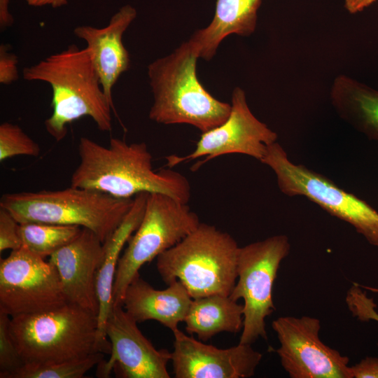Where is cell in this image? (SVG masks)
Wrapping results in <instances>:
<instances>
[{
  "instance_id": "26",
  "label": "cell",
  "mask_w": 378,
  "mask_h": 378,
  "mask_svg": "<svg viewBox=\"0 0 378 378\" xmlns=\"http://www.w3.org/2000/svg\"><path fill=\"white\" fill-rule=\"evenodd\" d=\"M346 302L351 313L359 320H374L378 322V313L373 300L369 298L358 286H353L349 290Z\"/></svg>"
},
{
  "instance_id": "8",
  "label": "cell",
  "mask_w": 378,
  "mask_h": 378,
  "mask_svg": "<svg viewBox=\"0 0 378 378\" xmlns=\"http://www.w3.org/2000/svg\"><path fill=\"white\" fill-rule=\"evenodd\" d=\"M260 162L273 170L284 195L307 197L331 216L350 224L369 244L378 247V212L365 200L326 176L293 163L276 141L267 146Z\"/></svg>"
},
{
  "instance_id": "22",
  "label": "cell",
  "mask_w": 378,
  "mask_h": 378,
  "mask_svg": "<svg viewBox=\"0 0 378 378\" xmlns=\"http://www.w3.org/2000/svg\"><path fill=\"white\" fill-rule=\"evenodd\" d=\"M82 227L45 223H20L22 245L31 252L45 258L74 240Z\"/></svg>"
},
{
  "instance_id": "14",
  "label": "cell",
  "mask_w": 378,
  "mask_h": 378,
  "mask_svg": "<svg viewBox=\"0 0 378 378\" xmlns=\"http://www.w3.org/2000/svg\"><path fill=\"white\" fill-rule=\"evenodd\" d=\"M171 361L176 378H248L254 375L262 354L249 344L217 348L188 336L178 328Z\"/></svg>"
},
{
  "instance_id": "18",
  "label": "cell",
  "mask_w": 378,
  "mask_h": 378,
  "mask_svg": "<svg viewBox=\"0 0 378 378\" xmlns=\"http://www.w3.org/2000/svg\"><path fill=\"white\" fill-rule=\"evenodd\" d=\"M192 300L180 281L158 290L138 276L127 288L122 306L137 323L154 320L174 332L184 321Z\"/></svg>"
},
{
  "instance_id": "21",
  "label": "cell",
  "mask_w": 378,
  "mask_h": 378,
  "mask_svg": "<svg viewBox=\"0 0 378 378\" xmlns=\"http://www.w3.org/2000/svg\"><path fill=\"white\" fill-rule=\"evenodd\" d=\"M243 316V304L230 295L216 294L192 299L183 322L188 333L206 342L220 332L241 331Z\"/></svg>"
},
{
  "instance_id": "25",
  "label": "cell",
  "mask_w": 378,
  "mask_h": 378,
  "mask_svg": "<svg viewBox=\"0 0 378 378\" xmlns=\"http://www.w3.org/2000/svg\"><path fill=\"white\" fill-rule=\"evenodd\" d=\"M10 317L0 311V377L22 366V359L10 331Z\"/></svg>"
},
{
  "instance_id": "4",
  "label": "cell",
  "mask_w": 378,
  "mask_h": 378,
  "mask_svg": "<svg viewBox=\"0 0 378 378\" xmlns=\"http://www.w3.org/2000/svg\"><path fill=\"white\" fill-rule=\"evenodd\" d=\"M239 248L229 233L200 223L157 257V270L167 285L180 281L192 299L230 295L237 279Z\"/></svg>"
},
{
  "instance_id": "20",
  "label": "cell",
  "mask_w": 378,
  "mask_h": 378,
  "mask_svg": "<svg viewBox=\"0 0 378 378\" xmlns=\"http://www.w3.org/2000/svg\"><path fill=\"white\" fill-rule=\"evenodd\" d=\"M330 98L344 121L368 139L378 141V90L341 74L333 80Z\"/></svg>"
},
{
  "instance_id": "2",
  "label": "cell",
  "mask_w": 378,
  "mask_h": 378,
  "mask_svg": "<svg viewBox=\"0 0 378 378\" xmlns=\"http://www.w3.org/2000/svg\"><path fill=\"white\" fill-rule=\"evenodd\" d=\"M22 77L27 81L50 85L52 113L44 124L47 132L55 141L64 139L68 125L84 116L91 118L101 131H111V111H114L86 47L81 49L71 44L24 67Z\"/></svg>"
},
{
  "instance_id": "27",
  "label": "cell",
  "mask_w": 378,
  "mask_h": 378,
  "mask_svg": "<svg viewBox=\"0 0 378 378\" xmlns=\"http://www.w3.org/2000/svg\"><path fill=\"white\" fill-rule=\"evenodd\" d=\"M20 223L6 209L0 207V252L17 250L22 246Z\"/></svg>"
},
{
  "instance_id": "17",
  "label": "cell",
  "mask_w": 378,
  "mask_h": 378,
  "mask_svg": "<svg viewBox=\"0 0 378 378\" xmlns=\"http://www.w3.org/2000/svg\"><path fill=\"white\" fill-rule=\"evenodd\" d=\"M148 195V192H141L134 197L131 209L104 243V257L96 278L98 301L96 349L98 352L111 353V343L106 336V326L113 307V288L117 266L124 246L143 218Z\"/></svg>"
},
{
  "instance_id": "32",
  "label": "cell",
  "mask_w": 378,
  "mask_h": 378,
  "mask_svg": "<svg viewBox=\"0 0 378 378\" xmlns=\"http://www.w3.org/2000/svg\"><path fill=\"white\" fill-rule=\"evenodd\" d=\"M29 6L42 7L50 6L53 8L62 7L68 4V0H25Z\"/></svg>"
},
{
  "instance_id": "24",
  "label": "cell",
  "mask_w": 378,
  "mask_h": 378,
  "mask_svg": "<svg viewBox=\"0 0 378 378\" xmlns=\"http://www.w3.org/2000/svg\"><path fill=\"white\" fill-rule=\"evenodd\" d=\"M39 145L18 125L4 122L0 125V161L18 155L37 157Z\"/></svg>"
},
{
  "instance_id": "13",
  "label": "cell",
  "mask_w": 378,
  "mask_h": 378,
  "mask_svg": "<svg viewBox=\"0 0 378 378\" xmlns=\"http://www.w3.org/2000/svg\"><path fill=\"white\" fill-rule=\"evenodd\" d=\"M106 332L111 343L110 357L97 365V377H108L115 369L125 378L170 377L167 364L171 352L156 349L123 306L113 307Z\"/></svg>"
},
{
  "instance_id": "28",
  "label": "cell",
  "mask_w": 378,
  "mask_h": 378,
  "mask_svg": "<svg viewBox=\"0 0 378 378\" xmlns=\"http://www.w3.org/2000/svg\"><path fill=\"white\" fill-rule=\"evenodd\" d=\"M9 45L0 46V83L10 85L19 78L18 69V57L12 52Z\"/></svg>"
},
{
  "instance_id": "19",
  "label": "cell",
  "mask_w": 378,
  "mask_h": 378,
  "mask_svg": "<svg viewBox=\"0 0 378 378\" xmlns=\"http://www.w3.org/2000/svg\"><path fill=\"white\" fill-rule=\"evenodd\" d=\"M262 0H216L211 23L194 33L190 40L197 48L200 57L211 59L220 42L235 34L248 36L254 32L258 10Z\"/></svg>"
},
{
  "instance_id": "12",
  "label": "cell",
  "mask_w": 378,
  "mask_h": 378,
  "mask_svg": "<svg viewBox=\"0 0 378 378\" xmlns=\"http://www.w3.org/2000/svg\"><path fill=\"white\" fill-rule=\"evenodd\" d=\"M276 139V133L253 114L244 91L236 88L232 94L231 111L227 120L220 125L202 133L191 153L165 157L167 166L172 168L204 156L202 161L192 166V170L195 171L214 158L233 153L246 155L260 162L267 146Z\"/></svg>"
},
{
  "instance_id": "30",
  "label": "cell",
  "mask_w": 378,
  "mask_h": 378,
  "mask_svg": "<svg viewBox=\"0 0 378 378\" xmlns=\"http://www.w3.org/2000/svg\"><path fill=\"white\" fill-rule=\"evenodd\" d=\"M10 0H0V29L1 31L13 24L14 19L9 10Z\"/></svg>"
},
{
  "instance_id": "7",
  "label": "cell",
  "mask_w": 378,
  "mask_h": 378,
  "mask_svg": "<svg viewBox=\"0 0 378 378\" xmlns=\"http://www.w3.org/2000/svg\"><path fill=\"white\" fill-rule=\"evenodd\" d=\"M200 224L188 203L162 193H149L143 218L118 260L113 288V307L122 306L127 288L147 262L175 246Z\"/></svg>"
},
{
  "instance_id": "9",
  "label": "cell",
  "mask_w": 378,
  "mask_h": 378,
  "mask_svg": "<svg viewBox=\"0 0 378 378\" xmlns=\"http://www.w3.org/2000/svg\"><path fill=\"white\" fill-rule=\"evenodd\" d=\"M285 234H276L240 247L237 279L230 295L244 300L241 344H252L259 338L267 340L265 318L275 310L272 298L274 284L281 262L290 253Z\"/></svg>"
},
{
  "instance_id": "11",
  "label": "cell",
  "mask_w": 378,
  "mask_h": 378,
  "mask_svg": "<svg viewBox=\"0 0 378 378\" xmlns=\"http://www.w3.org/2000/svg\"><path fill=\"white\" fill-rule=\"evenodd\" d=\"M281 364L291 378H352L349 358L320 339L321 321L308 316H280L272 323Z\"/></svg>"
},
{
  "instance_id": "29",
  "label": "cell",
  "mask_w": 378,
  "mask_h": 378,
  "mask_svg": "<svg viewBox=\"0 0 378 378\" xmlns=\"http://www.w3.org/2000/svg\"><path fill=\"white\" fill-rule=\"evenodd\" d=\"M351 371L352 378H378V358H363L359 363L351 366Z\"/></svg>"
},
{
  "instance_id": "10",
  "label": "cell",
  "mask_w": 378,
  "mask_h": 378,
  "mask_svg": "<svg viewBox=\"0 0 378 378\" xmlns=\"http://www.w3.org/2000/svg\"><path fill=\"white\" fill-rule=\"evenodd\" d=\"M24 246L0 262V311L10 317L67 303L56 268Z\"/></svg>"
},
{
  "instance_id": "16",
  "label": "cell",
  "mask_w": 378,
  "mask_h": 378,
  "mask_svg": "<svg viewBox=\"0 0 378 378\" xmlns=\"http://www.w3.org/2000/svg\"><path fill=\"white\" fill-rule=\"evenodd\" d=\"M136 17V9L127 4L114 13L104 27L80 25L73 31L86 43L102 89L115 113L112 89L130 66V55L123 45L122 36Z\"/></svg>"
},
{
  "instance_id": "31",
  "label": "cell",
  "mask_w": 378,
  "mask_h": 378,
  "mask_svg": "<svg viewBox=\"0 0 378 378\" xmlns=\"http://www.w3.org/2000/svg\"><path fill=\"white\" fill-rule=\"evenodd\" d=\"M346 9L351 13L362 11L377 0H344Z\"/></svg>"
},
{
  "instance_id": "15",
  "label": "cell",
  "mask_w": 378,
  "mask_h": 378,
  "mask_svg": "<svg viewBox=\"0 0 378 378\" xmlns=\"http://www.w3.org/2000/svg\"><path fill=\"white\" fill-rule=\"evenodd\" d=\"M104 253V243L92 230L82 227L71 242L49 257L56 268L68 303L97 316L96 278Z\"/></svg>"
},
{
  "instance_id": "23",
  "label": "cell",
  "mask_w": 378,
  "mask_h": 378,
  "mask_svg": "<svg viewBox=\"0 0 378 378\" xmlns=\"http://www.w3.org/2000/svg\"><path fill=\"white\" fill-rule=\"evenodd\" d=\"M104 360V354L97 352L85 357L53 363H24L5 378H82Z\"/></svg>"
},
{
  "instance_id": "6",
  "label": "cell",
  "mask_w": 378,
  "mask_h": 378,
  "mask_svg": "<svg viewBox=\"0 0 378 378\" xmlns=\"http://www.w3.org/2000/svg\"><path fill=\"white\" fill-rule=\"evenodd\" d=\"M97 316L66 303L50 310L10 317V331L24 363H53L98 352Z\"/></svg>"
},
{
  "instance_id": "5",
  "label": "cell",
  "mask_w": 378,
  "mask_h": 378,
  "mask_svg": "<svg viewBox=\"0 0 378 378\" xmlns=\"http://www.w3.org/2000/svg\"><path fill=\"white\" fill-rule=\"evenodd\" d=\"M133 202L134 198H117L71 186L57 190L6 193L1 197L0 207L9 211L19 223L77 225L92 230L104 243Z\"/></svg>"
},
{
  "instance_id": "1",
  "label": "cell",
  "mask_w": 378,
  "mask_h": 378,
  "mask_svg": "<svg viewBox=\"0 0 378 378\" xmlns=\"http://www.w3.org/2000/svg\"><path fill=\"white\" fill-rule=\"evenodd\" d=\"M78 150L80 162L71 175V186L122 199L148 192L164 194L183 203L190 200L187 178L171 168L154 171L152 155L144 142L127 144L111 138L106 147L82 136Z\"/></svg>"
},
{
  "instance_id": "3",
  "label": "cell",
  "mask_w": 378,
  "mask_h": 378,
  "mask_svg": "<svg viewBox=\"0 0 378 378\" xmlns=\"http://www.w3.org/2000/svg\"><path fill=\"white\" fill-rule=\"evenodd\" d=\"M198 57L197 49L189 39L148 66L153 96L148 114L151 120L188 124L203 133L227 120L231 104L218 100L200 83L196 73Z\"/></svg>"
}]
</instances>
